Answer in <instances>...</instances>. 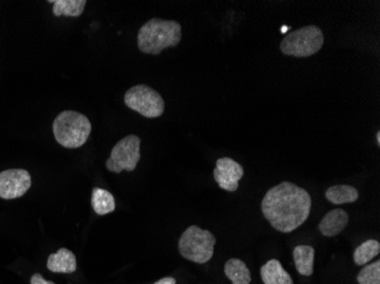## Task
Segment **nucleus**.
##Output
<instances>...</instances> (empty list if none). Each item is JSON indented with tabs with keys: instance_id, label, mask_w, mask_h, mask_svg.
Instances as JSON below:
<instances>
[{
	"instance_id": "dca6fc26",
	"label": "nucleus",
	"mask_w": 380,
	"mask_h": 284,
	"mask_svg": "<svg viewBox=\"0 0 380 284\" xmlns=\"http://www.w3.org/2000/svg\"><path fill=\"white\" fill-rule=\"evenodd\" d=\"M91 204H93L95 213L100 216L113 213L115 210V199L113 195L102 187H94Z\"/></svg>"
},
{
	"instance_id": "7ed1b4c3",
	"label": "nucleus",
	"mask_w": 380,
	"mask_h": 284,
	"mask_svg": "<svg viewBox=\"0 0 380 284\" xmlns=\"http://www.w3.org/2000/svg\"><path fill=\"white\" fill-rule=\"evenodd\" d=\"M55 139L68 149L83 147L91 133L88 117L75 111H64L53 122Z\"/></svg>"
},
{
	"instance_id": "ddd939ff",
	"label": "nucleus",
	"mask_w": 380,
	"mask_h": 284,
	"mask_svg": "<svg viewBox=\"0 0 380 284\" xmlns=\"http://www.w3.org/2000/svg\"><path fill=\"white\" fill-rule=\"evenodd\" d=\"M315 251L311 246H297L294 249V263L296 270L303 276H311L313 274Z\"/></svg>"
},
{
	"instance_id": "423d86ee",
	"label": "nucleus",
	"mask_w": 380,
	"mask_h": 284,
	"mask_svg": "<svg viewBox=\"0 0 380 284\" xmlns=\"http://www.w3.org/2000/svg\"><path fill=\"white\" fill-rule=\"evenodd\" d=\"M125 104L147 119L162 116L165 109L162 96L146 84L134 85L129 89L125 94Z\"/></svg>"
},
{
	"instance_id": "20e7f679",
	"label": "nucleus",
	"mask_w": 380,
	"mask_h": 284,
	"mask_svg": "<svg viewBox=\"0 0 380 284\" xmlns=\"http://www.w3.org/2000/svg\"><path fill=\"white\" fill-rule=\"evenodd\" d=\"M324 32L315 26H307L290 32L280 43V50L287 56L307 58L320 51L324 45Z\"/></svg>"
},
{
	"instance_id": "2eb2a0df",
	"label": "nucleus",
	"mask_w": 380,
	"mask_h": 284,
	"mask_svg": "<svg viewBox=\"0 0 380 284\" xmlns=\"http://www.w3.org/2000/svg\"><path fill=\"white\" fill-rule=\"evenodd\" d=\"M326 198L334 204H351L358 200L359 191L351 185H334L326 191Z\"/></svg>"
},
{
	"instance_id": "0eeeda50",
	"label": "nucleus",
	"mask_w": 380,
	"mask_h": 284,
	"mask_svg": "<svg viewBox=\"0 0 380 284\" xmlns=\"http://www.w3.org/2000/svg\"><path fill=\"white\" fill-rule=\"evenodd\" d=\"M139 136L130 134L120 140L112 149L110 158L106 160V168L113 173H121L122 170L132 172L136 170L140 160Z\"/></svg>"
},
{
	"instance_id": "4be33fe9",
	"label": "nucleus",
	"mask_w": 380,
	"mask_h": 284,
	"mask_svg": "<svg viewBox=\"0 0 380 284\" xmlns=\"http://www.w3.org/2000/svg\"><path fill=\"white\" fill-rule=\"evenodd\" d=\"M377 142L378 145H380V132H377Z\"/></svg>"
},
{
	"instance_id": "9b49d317",
	"label": "nucleus",
	"mask_w": 380,
	"mask_h": 284,
	"mask_svg": "<svg viewBox=\"0 0 380 284\" xmlns=\"http://www.w3.org/2000/svg\"><path fill=\"white\" fill-rule=\"evenodd\" d=\"M47 268L53 273H71L77 271V258L71 250L60 248L56 253H51L47 261Z\"/></svg>"
},
{
	"instance_id": "a211bd4d",
	"label": "nucleus",
	"mask_w": 380,
	"mask_h": 284,
	"mask_svg": "<svg viewBox=\"0 0 380 284\" xmlns=\"http://www.w3.org/2000/svg\"><path fill=\"white\" fill-rule=\"evenodd\" d=\"M379 242L377 240H366L355 249L353 259L358 266H364L366 263H369L370 261L375 258L376 256L379 255Z\"/></svg>"
},
{
	"instance_id": "1a4fd4ad",
	"label": "nucleus",
	"mask_w": 380,
	"mask_h": 284,
	"mask_svg": "<svg viewBox=\"0 0 380 284\" xmlns=\"http://www.w3.org/2000/svg\"><path fill=\"white\" fill-rule=\"evenodd\" d=\"M213 175L218 187L223 190L233 192L238 189L239 180L244 176V168L233 159L223 157L216 160Z\"/></svg>"
},
{
	"instance_id": "9d476101",
	"label": "nucleus",
	"mask_w": 380,
	"mask_h": 284,
	"mask_svg": "<svg viewBox=\"0 0 380 284\" xmlns=\"http://www.w3.org/2000/svg\"><path fill=\"white\" fill-rule=\"evenodd\" d=\"M349 223V215L341 208L330 210L324 215L319 224V231L324 236H336L347 227Z\"/></svg>"
},
{
	"instance_id": "f03ea898",
	"label": "nucleus",
	"mask_w": 380,
	"mask_h": 284,
	"mask_svg": "<svg viewBox=\"0 0 380 284\" xmlns=\"http://www.w3.org/2000/svg\"><path fill=\"white\" fill-rule=\"evenodd\" d=\"M181 37L179 22L154 17L140 28L137 43L144 54L159 55L164 49L179 45Z\"/></svg>"
},
{
	"instance_id": "f8f14e48",
	"label": "nucleus",
	"mask_w": 380,
	"mask_h": 284,
	"mask_svg": "<svg viewBox=\"0 0 380 284\" xmlns=\"http://www.w3.org/2000/svg\"><path fill=\"white\" fill-rule=\"evenodd\" d=\"M261 278L264 284H294L278 259H271L261 267Z\"/></svg>"
},
{
	"instance_id": "aec40b11",
	"label": "nucleus",
	"mask_w": 380,
	"mask_h": 284,
	"mask_svg": "<svg viewBox=\"0 0 380 284\" xmlns=\"http://www.w3.org/2000/svg\"><path fill=\"white\" fill-rule=\"evenodd\" d=\"M31 284H55L54 282L47 281L41 274H33L31 278Z\"/></svg>"
},
{
	"instance_id": "f257e3e1",
	"label": "nucleus",
	"mask_w": 380,
	"mask_h": 284,
	"mask_svg": "<svg viewBox=\"0 0 380 284\" xmlns=\"http://www.w3.org/2000/svg\"><path fill=\"white\" fill-rule=\"evenodd\" d=\"M311 196L292 182L271 187L262 200V213L273 229L283 233L295 231L309 219Z\"/></svg>"
},
{
	"instance_id": "6ab92c4d",
	"label": "nucleus",
	"mask_w": 380,
	"mask_h": 284,
	"mask_svg": "<svg viewBox=\"0 0 380 284\" xmlns=\"http://www.w3.org/2000/svg\"><path fill=\"white\" fill-rule=\"evenodd\" d=\"M359 284H380V261L366 265L358 274Z\"/></svg>"
},
{
	"instance_id": "6e6552de",
	"label": "nucleus",
	"mask_w": 380,
	"mask_h": 284,
	"mask_svg": "<svg viewBox=\"0 0 380 284\" xmlns=\"http://www.w3.org/2000/svg\"><path fill=\"white\" fill-rule=\"evenodd\" d=\"M31 187V175L22 168H11L0 173V198H20Z\"/></svg>"
},
{
	"instance_id": "39448f33",
	"label": "nucleus",
	"mask_w": 380,
	"mask_h": 284,
	"mask_svg": "<svg viewBox=\"0 0 380 284\" xmlns=\"http://www.w3.org/2000/svg\"><path fill=\"white\" fill-rule=\"evenodd\" d=\"M216 244V236L210 231L191 225L182 233L178 247L184 258L197 264H205L212 258Z\"/></svg>"
},
{
	"instance_id": "4468645a",
	"label": "nucleus",
	"mask_w": 380,
	"mask_h": 284,
	"mask_svg": "<svg viewBox=\"0 0 380 284\" xmlns=\"http://www.w3.org/2000/svg\"><path fill=\"white\" fill-rule=\"evenodd\" d=\"M224 274L231 280L233 284H250L252 281L248 267L238 258H231L226 263Z\"/></svg>"
},
{
	"instance_id": "f3484780",
	"label": "nucleus",
	"mask_w": 380,
	"mask_h": 284,
	"mask_svg": "<svg viewBox=\"0 0 380 284\" xmlns=\"http://www.w3.org/2000/svg\"><path fill=\"white\" fill-rule=\"evenodd\" d=\"M49 3L54 4L53 13L55 16L60 17L64 15V16L79 17L85 11L87 1L85 0H55Z\"/></svg>"
},
{
	"instance_id": "412c9836",
	"label": "nucleus",
	"mask_w": 380,
	"mask_h": 284,
	"mask_svg": "<svg viewBox=\"0 0 380 284\" xmlns=\"http://www.w3.org/2000/svg\"><path fill=\"white\" fill-rule=\"evenodd\" d=\"M176 278H161L159 281L155 282L154 284H176Z\"/></svg>"
}]
</instances>
